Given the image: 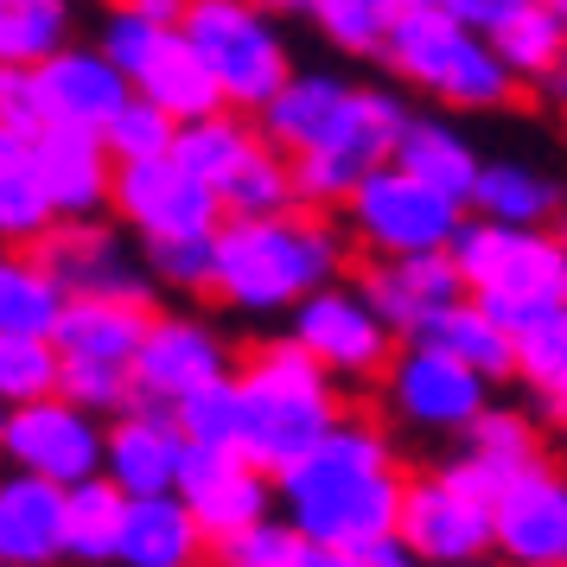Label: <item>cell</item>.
Segmentation results:
<instances>
[{"label": "cell", "mask_w": 567, "mask_h": 567, "mask_svg": "<svg viewBox=\"0 0 567 567\" xmlns=\"http://www.w3.org/2000/svg\"><path fill=\"white\" fill-rule=\"evenodd\" d=\"M275 504L300 536L326 548L358 555L363 542L389 536L402 511V460L389 427L370 414H344L312 453L275 472Z\"/></svg>", "instance_id": "6da1fadb"}, {"label": "cell", "mask_w": 567, "mask_h": 567, "mask_svg": "<svg viewBox=\"0 0 567 567\" xmlns=\"http://www.w3.org/2000/svg\"><path fill=\"white\" fill-rule=\"evenodd\" d=\"M344 261H351V236L326 210L287 205L268 217H224L210 230V300L268 319L319 293L326 281H344Z\"/></svg>", "instance_id": "7a4b0ae2"}, {"label": "cell", "mask_w": 567, "mask_h": 567, "mask_svg": "<svg viewBox=\"0 0 567 567\" xmlns=\"http://www.w3.org/2000/svg\"><path fill=\"white\" fill-rule=\"evenodd\" d=\"M409 128V103L395 90L344 83L332 71H293L256 109V134L268 147L293 154H344L358 166H383L395 134Z\"/></svg>", "instance_id": "3957f363"}, {"label": "cell", "mask_w": 567, "mask_h": 567, "mask_svg": "<svg viewBox=\"0 0 567 567\" xmlns=\"http://www.w3.org/2000/svg\"><path fill=\"white\" fill-rule=\"evenodd\" d=\"M236 395H243V440L236 453L261 465L268 478L312 453L319 440L344 421V395L293 338H268L236 363Z\"/></svg>", "instance_id": "277c9868"}, {"label": "cell", "mask_w": 567, "mask_h": 567, "mask_svg": "<svg viewBox=\"0 0 567 567\" xmlns=\"http://www.w3.org/2000/svg\"><path fill=\"white\" fill-rule=\"evenodd\" d=\"M446 256L460 268L465 293L511 338L529 332L555 307H567V236L561 230H516V224L472 217V224L453 230Z\"/></svg>", "instance_id": "5b68a950"}, {"label": "cell", "mask_w": 567, "mask_h": 567, "mask_svg": "<svg viewBox=\"0 0 567 567\" xmlns=\"http://www.w3.org/2000/svg\"><path fill=\"white\" fill-rule=\"evenodd\" d=\"M383 64L402 83H414L421 96H440L453 109H497L516 96V78L491 52V39L465 32L440 7H402V20L383 45Z\"/></svg>", "instance_id": "8992f818"}, {"label": "cell", "mask_w": 567, "mask_h": 567, "mask_svg": "<svg viewBox=\"0 0 567 567\" xmlns=\"http://www.w3.org/2000/svg\"><path fill=\"white\" fill-rule=\"evenodd\" d=\"M179 39L210 71L224 109H243V115H256L293 78V52H287L281 20H268L256 0H185Z\"/></svg>", "instance_id": "52a82bcc"}, {"label": "cell", "mask_w": 567, "mask_h": 567, "mask_svg": "<svg viewBox=\"0 0 567 567\" xmlns=\"http://www.w3.org/2000/svg\"><path fill=\"white\" fill-rule=\"evenodd\" d=\"M287 338L307 351L332 383H377L402 338L383 326V312L363 300L358 281H326L319 293L287 307Z\"/></svg>", "instance_id": "ba28073f"}, {"label": "cell", "mask_w": 567, "mask_h": 567, "mask_svg": "<svg viewBox=\"0 0 567 567\" xmlns=\"http://www.w3.org/2000/svg\"><path fill=\"white\" fill-rule=\"evenodd\" d=\"M344 224L363 243V256H421V249L453 243V230L465 224V205L440 198L434 185L409 179L395 159H383L344 198Z\"/></svg>", "instance_id": "9c48e42d"}, {"label": "cell", "mask_w": 567, "mask_h": 567, "mask_svg": "<svg viewBox=\"0 0 567 567\" xmlns=\"http://www.w3.org/2000/svg\"><path fill=\"white\" fill-rule=\"evenodd\" d=\"M377 383H383L389 421H402L414 434H465L491 402V383L478 370H465L453 351L421 344V338H409V351L395 344V358Z\"/></svg>", "instance_id": "30bf717a"}, {"label": "cell", "mask_w": 567, "mask_h": 567, "mask_svg": "<svg viewBox=\"0 0 567 567\" xmlns=\"http://www.w3.org/2000/svg\"><path fill=\"white\" fill-rule=\"evenodd\" d=\"M0 453L13 460V472H32V478H52L71 491L103 472V414L78 409L64 395L20 402V409H7Z\"/></svg>", "instance_id": "8fae6325"}, {"label": "cell", "mask_w": 567, "mask_h": 567, "mask_svg": "<svg viewBox=\"0 0 567 567\" xmlns=\"http://www.w3.org/2000/svg\"><path fill=\"white\" fill-rule=\"evenodd\" d=\"M109 210H115V217H122V230H134L141 243H166V236H210L217 224H224L217 192H210L198 173H185L173 154L115 166Z\"/></svg>", "instance_id": "7c38bea8"}, {"label": "cell", "mask_w": 567, "mask_h": 567, "mask_svg": "<svg viewBox=\"0 0 567 567\" xmlns=\"http://www.w3.org/2000/svg\"><path fill=\"white\" fill-rule=\"evenodd\" d=\"M230 370H236L230 338L217 332L210 319H198V312H154L128 363L134 402H159V409H173L179 395L217 383Z\"/></svg>", "instance_id": "4fadbf2b"}, {"label": "cell", "mask_w": 567, "mask_h": 567, "mask_svg": "<svg viewBox=\"0 0 567 567\" xmlns=\"http://www.w3.org/2000/svg\"><path fill=\"white\" fill-rule=\"evenodd\" d=\"M32 256L45 261L64 300H147V268H134L122 230H109L103 217H58Z\"/></svg>", "instance_id": "5bb4252c"}, {"label": "cell", "mask_w": 567, "mask_h": 567, "mask_svg": "<svg viewBox=\"0 0 567 567\" xmlns=\"http://www.w3.org/2000/svg\"><path fill=\"white\" fill-rule=\"evenodd\" d=\"M395 536L427 567L472 561V555H491V504L472 497L465 485H453L446 472H421V478H402Z\"/></svg>", "instance_id": "9a60e30c"}, {"label": "cell", "mask_w": 567, "mask_h": 567, "mask_svg": "<svg viewBox=\"0 0 567 567\" xmlns=\"http://www.w3.org/2000/svg\"><path fill=\"white\" fill-rule=\"evenodd\" d=\"M173 491L185 497V511L198 516L210 548L224 536H236V529L261 523V516H275V478L261 465H249L236 446H185Z\"/></svg>", "instance_id": "2e32d148"}, {"label": "cell", "mask_w": 567, "mask_h": 567, "mask_svg": "<svg viewBox=\"0 0 567 567\" xmlns=\"http://www.w3.org/2000/svg\"><path fill=\"white\" fill-rule=\"evenodd\" d=\"M491 548L511 567L567 561V472L523 465L511 485L491 497Z\"/></svg>", "instance_id": "e0dca14e"}, {"label": "cell", "mask_w": 567, "mask_h": 567, "mask_svg": "<svg viewBox=\"0 0 567 567\" xmlns=\"http://www.w3.org/2000/svg\"><path fill=\"white\" fill-rule=\"evenodd\" d=\"M179 465H185V434L173 409L159 402H128L103 427V478L122 497H154V491L179 485Z\"/></svg>", "instance_id": "ac0fdd59"}, {"label": "cell", "mask_w": 567, "mask_h": 567, "mask_svg": "<svg viewBox=\"0 0 567 567\" xmlns=\"http://www.w3.org/2000/svg\"><path fill=\"white\" fill-rule=\"evenodd\" d=\"M363 300L383 312V326L395 338H414L434 312H446L453 300H465V281L446 249H421V256H370L363 261Z\"/></svg>", "instance_id": "d6986e66"}, {"label": "cell", "mask_w": 567, "mask_h": 567, "mask_svg": "<svg viewBox=\"0 0 567 567\" xmlns=\"http://www.w3.org/2000/svg\"><path fill=\"white\" fill-rule=\"evenodd\" d=\"M32 83H39V109H45V122H64V128H96L115 115V109L128 103L134 83L109 64L96 45H64L52 52L45 64H32Z\"/></svg>", "instance_id": "ffe728a7"}, {"label": "cell", "mask_w": 567, "mask_h": 567, "mask_svg": "<svg viewBox=\"0 0 567 567\" xmlns=\"http://www.w3.org/2000/svg\"><path fill=\"white\" fill-rule=\"evenodd\" d=\"M32 159H39V179H45V198H52L58 217H103L109 185H115V159H109L96 128L45 122L32 134Z\"/></svg>", "instance_id": "44dd1931"}, {"label": "cell", "mask_w": 567, "mask_h": 567, "mask_svg": "<svg viewBox=\"0 0 567 567\" xmlns=\"http://www.w3.org/2000/svg\"><path fill=\"white\" fill-rule=\"evenodd\" d=\"M205 555H210V542L198 529V516L185 511L179 491H154V497H128L122 504L115 567H192Z\"/></svg>", "instance_id": "7402d4cb"}, {"label": "cell", "mask_w": 567, "mask_h": 567, "mask_svg": "<svg viewBox=\"0 0 567 567\" xmlns=\"http://www.w3.org/2000/svg\"><path fill=\"white\" fill-rule=\"evenodd\" d=\"M64 561V485L13 472L0 478V567Z\"/></svg>", "instance_id": "603a6c76"}, {"label": "cell", "mask_w": 567, "mask_h": 567, "mask_svg": "<svg viewBox=\"0 0 567 567\" xmlns=\"http://www.w3.org/2000/svg\"><path fill=\"white\" fill-rule=\"evenodd\" d=\"M465 205L491 217V224H516V230H561L567 236V185L523 166V159H491L472 179Z\"/></svg>", "instance_id": "cb8c5ba5"}, {"label": "cell", "mask_w": 567, "mask_h": 567, "mask_svg": "<svg viewBox=\"0 0 567 567\" xmlns=\"http://www.w3.org/2000/svg\"><path fill=\"white\" fill-rule=\"evenodd\" d=\"M147 319H154L147 300H64L52 319V344L71 363H122L128 370Z\"/></svg>", "instance_id": "d4e9b609"}, {"label": "cell", "mask_w": 567, "mask_h": 567, "mask_svg": "<svg viewBox=\"0 0 567 567\" xmlns=\"http://www.w3.org/2000/svg\"><path fill=\"white\" fill-rule=\"evenodd\" d=\"M389 159H395L409 179L434 185L440 198H453V205L472 198V179H478V166H485L478 147H472L453 122H434V115H409V128L395 134Z\"/></svg>", "instance_id": "484cf974"}, {"label": "cell", "mask_w": 567, "mask_h": 567, "mask_svg": "<svg viewBox=\"0 0 567 567\" xmlns=\"http://www.w3.org/2000/svg\"><path fill=\"white\" fill-rule=\"evenodd\" d=\"M414 338H421V344H440V351H453V358H460L465 370H478L485 383H511V377H516V338L504 332V326L472 300V293L453 300L446 312H434Z\"/></svg>", "instance_id": "4316f807"}, {"label": "cell", "mask_w": 567, "mask_h": 567, "mask_svg": "<svg viewBox=\"0 0 567 567\" xmlns=\"http://www.w3.org/2000/svg\"><path fill=\"white\" fill-rule=\"evenodd\" d=\"M58 224L39 159H32V134H0V243L32 249L39 236Z\"/></svg>", "instance_id": "83f0119b"}, {"label": "cell", "mask_w": 567, "mask_h": 567, "mask_svg": "<svg viewBox=\"0 0 567 567\" xmlns=\"http://www.w3.org/2000/svg\"><path fill=\"white\" fill-rule=\"evenodd\" d=\"M134 90H141L147 103H159L173 122H198V115H210V109H224L217 83H210V71L198 64V52L179 39V27L166 32V39H159V52L141 64Z\"/></svg>", "instance_id": "f1b7e54d"}, {"label": "cell", "mask_w": 567, "mask_h": 567, "mask_svg": "<svg viewBox=\"0 0 567 567\" xmlns=\"http://www.w3.org/2000/svg\"><path fill=\"white\" fill-rule=\"evenodd\" d=\"M122 491L103 472L64 491V561L78 567H115V536H122Z\"/></svg>", "instance_id": "f546056e"}, {"label": "cell", "mask_w": 567, "mask_h": 567, "mask_svg": "<svg viewBox=\"0 0 567 567\" xmlns=\"http://www.w3.org/2000/svg\"><path fill=\"white\" fill-rule=\"evenodd\" d=\"M256 141L261 134H256V122H249L243 109H210V115H198V122H179V134H173V159L217 192V185L236 173V159L249 154Z\"/></svg>", "instance_id": "4dcf8cb0"}, {"label": "cell", "mask_w": 567, "mask_h": 567, "mask_svg": "<svg viewBox=\"0 0 567 567\" xmlns=\"http://www.w3.org/2000/svg\"><path fill=\"white\" fill-rule=\"evenodd\" d=\"M78 39V0H0V64H45Z\"/></svg>", "instance_id": "1f68e13d"}, {"label": "cell", "mask_w": 567, "mask_h": 567, "mask_svg": "<svg viewBox=\"0 0 567 567\" xmlns=\"http://www.w3.org/2000/svg\"><path fill=\"white\" fill-rule=\"evenodd\" d=\"M58 307H64V293L45 275V261L32 256V249L0 243V332H45L52 338Z\"/></svg>", "instance_id": "d6a6232c"}, {"label": "cell", "mask_w": 567, "mask_h": 567, "mask_svg": "<svg viewBox=\"0 0 567 567\" xmlns=\"http://www.w3.org/2000/svg\"><path fill=\"white\" fill-rule=\"evenodd\" d=\"M491 52L504 58V71H511L516 83H548L555 64L567 58V20L529 0L516 20H504V27L491 32Z\"/></svg>", "instance_id": "836d02e7"}, {"label": "cell", "mask_w": 567, "mask_h": 567, "mask_svg": "<svg viewBox=\"0 0 567 567\" xmlns=\"http://www.w3.org/2000/svg\"><path fill=\"white\" fill-rule=\"evenodd\" d=\"M402 7L409 0H307V20L319 27L326 45L351 58H383L389 32L402 20Z\"/></svg>", "instance_id": "e575fe53"}, {"label": "cell", "mask_w": 567, "mask_h": 567, "mask_svg": "<svg viewBox=\"0 0 567 567\" xmlns=\"http://www.w3.org/2000/svg\"><path fill=\"white\" fill-rule=\"evenodd\" d=\"M217 205L224 217H268V210H287L293 205V173H287V154L256 141L249 154L236 159V173L217 185Z\"/></svg>", "instance_id": "d590c367"}, {"label": "cell", "mask_w": 567, "mask_h": 567, "mask_svg": "<svg viewBox=\"0 0 567 567\" xmlns=\"http://www.w3.org/2000/svg\"><path fill=\"white\" fill-rule=\"evenodd\" d=\"M58 370L64 358L45 332H0V409L58 395Z\"/></svg>", "instance_id": "8d00e7d4"}, {"label": "cell", "mask_w": 567, "mask_h": 567, "mask_svg": "<svg viewBox=\"0 0 567 567\" xmlns=\"http://www.w3.org/2000/svg\"><path fill=\"white\" fill-rule=\"evenodd\" d=\"M516 383H529L548 409L567 402V307L536 319L529 332H516Z\"/></svg>", "instance_id": "74e56055"}, {"label": "cell", "mask_w": 567, "mask_h": 567, "mask_svg": "<svg viewBox=\"0 0 567 567\" xmlns=\"http://www.w3.org/2000/svg\"><path fill=\"white\" fill-rule=\"evenodd\" d=\"M173 421H179L185 446H236L243 440V395H236V370L217 377V383L192 389L173 402Z\"/></svg>", "instance_id": "f35d334b"}, {"label": "cell", "mask_w": 567, "mask_h": 567, "mask_svg": "<svg viewBox=\"0 0 567 567\" xmlns=\"http://www.w3.org/2000/svg\"><path fill=\"white\" fill-rule=\"evenodd\" d=\"M173 134H179V122H173L159 103H147L141 90H128V103L103 122V147H109V159H115V166H128V159L173 154Z\"/></svg>", "instance_id": "ab89813d"}, {"label": "cell", "mask_w": 567, "mask_h": 567, "mask_svg": "<svg viewBox=\"0 0 567 567\" xmlns=\"http://www.w3.org/2000/svg\"><path fill=\"white\" fill-rule=\"evenodd\" d=\"M460 440H465V453H478V460H491V465H511V472L542 460V427L523 409H497V402H485L478 421H472Z\"/></svg>", "instance_id": "60d3db41"}, {"label": "cell", "mask_w": 567, "mask_h": 567, "mask_svg": "<svg viewBox=\"0 0 567 567\" xmlns=\"http://www.w3.org/2000/svg\"><path fill=\"white\" fill-rule=\"evenodd\" d=\"M300 542H307V536H300L287 516H261V523H249V529L224 536L210 555H217L224 567H293Z\"/></svg>", "instance_id": "b9f144b4"}, {"label": "cell", "mask_w": 567, "mask_h": 567, "mask_svg": "<svg viewBox=\"0 0 567 567\" xmlns=\"http://www.w3.org/2000/svg\"><path fill=\"white\" fill-rule=\"evenodd\" d=\"M173 27H159V20H141L134 7H109V20H103V32H96V52L122 71V78H141V64L159 52V39H166Z\"/></svg>", "instance_id": "7bdbcfd3"}, {"label": "cell", "mask_w": 567, "mask_h": 567, "mask_svg": "<svg viewBox=\"0 0 567 567\" xmlns=\"http://www.w3.org/2000/svg\"><path fill=\"white\" fill-rule=\"evenodd\" d=\"M58 395L78 402V409H90V414H122L134 402V377L122 370V363H71L64 358Z\"/></svg>", "instance_id": "ee69618b"}, {"label": "cell", "mask_w": 567, "mask_h": 567, "mask_svg": "<svg viewBox=\"0 0 567 567\" xmlns=\"http://www.w3.org/2000/svg\"><path fill=\"white\" fill-rule=\"evenodd\" d=\"M147 275L173 293H210V236H166L147 243Z\"/></svg>", "instance_id": "f6af8a7d"}, {"label": "cell", "mask_w": 567, "mask_h": 567, "mask_svg": "<svg viewBox=\"0 0 567 567\" xmlns=\"http://www.w3.org/2000/svg\"><path fill=\"white\" fill-rule=\"evenodd\" d=\"M45 109H39V83L27 64H0V134H39Z\"/></svg>", "instance_id": "bcb514c9"}, {"label": "cell", "mask_w": 567, "mask_h": 567, "mask_svg": "<svg viewBox=\"0 0 567 567\" xmlns=\"http://www.w3.org/2000/svg\"><path fill=\"white\" fill-rule=\"evenodd\" d=\"M409 7H440V13H446V20H460L465 32L491 39V32L504 27V20H516L529 0H409Z\"/></svg>", "instance_id": "7dc6e473"}, {"label": "cell", "mask_w": 567, "mask_h": 567, "mask_svg": "<svg viewBox=\"0 0 567 567\" xmlns=\"http://www.w3.org/2000/svg\"><path fill=\"white\" fill-rule=\"evenodd\" d=\"M358 561H363V567H427V561L409 548V542L395 536V529H389V536H377V542H363Z\"/></svg>", "instance_id": "c3c4849f"}, {"label": "cell", "mask_w": 567, "mask_h": 567, "mask_svg": "<svg viewBox=\"0 0 567 567\" xmlns=\"http://www.w3.org/2000/svg\"><path fill=\"white\" fill-rule=\"evenodd\" d=\"M293 567H363L351 548H326V542H300V555H293Z\"/></svg>", "instance_id": "681fc988"}, {"label": "cell", "mask_w": 567, "mask_h": 567, "mask_svg": "<svg viewBox=\"0 0 567 567\" xmlns=\"http://www.w3.org/2000/svg\"><path fill=\"white\" fill-rule=\"evenodd\" d=\"M115 7H134L141 20H159V27H179L185 0H115Z\"/></svg>", "instance_id": "f907efd6"}, {"label": "cell", "mask_w": 567, "mask_h": 567, "mask_svg": "<svg viewBox=\"0 0 567 567\" xmlns=\"http://www.w3.org/2000/svg\"><path fill=\"white\" fill-rule=\"evenodd\" d=\"M268 20H307V0H256Z\"/></svg>", "instance_id": "816d5d0a"}, {"label": "cell", "mask_w": 567, "mask_h": 567, "mask_svg": "<svg viewBox=\"0 0 567 567\" xmlns=\"http://www.w3.org/2000/svg\"><path fill=\"white\" fill-rule=\"evenodd\" d=\"M548 96H555V103H561V115H567V58L555 64V78H548Z\"/></svg>", "instance_id": "f5cc1de1"}, {"label": "cell", "mask_w": 567, "mask_h": 567, "mask_svg": "<svg viewBox=\"0 0 567 567\" xmlns=\"http://www.w3.org/2000/svg\"><path fill=\"white\" fill-rule=\"evenodd\" d=\"M555 427H561V453H567V402H555Z\"/></svg>", "instance_id": "db71d44e"}, {"label": "cell", "mask_w": 567, "mask_h": 567, "mask_svg": "<svg viewBox=\"0 0 567 567\" xmlns=\"http://www.w3.org/2000/svg\"><path fill=\"white\" fill-rule=\"evenodd\" d=\"M453 567H511V561H491V555H472V561H453Z\"/></svg>", "instance_id": "11a10c76"}, {"label": "cell", "mask_w": 567, "mask_h": 567, "mask_svg": "<svg viewBox=\"0 0 567 567\" xmlns=\"http://www.w3.org/2000/svg\"><path fill=\"white\" fill-rule=\"evenodd\" d=\"M536 7H548V13H561L567 20V0H536Z\"/></svg>", "instance_id": "9f6ffc18"}, {"label": "cell", "mask_w": 567, "mask_h": 567, "mask_svg": "<svg viewBox=\"0 0 567 567\" xmlns=\"http://www.w3.org/2000/svg\"><path fill=\"white\" fill-rule=\"evenodd\" d=\"M192 567H224V561H192Z\"/></svg>", "instance_id": "6f0895ef"}, {"label": "cell", "mask_w": 567, "mask_h": 567, "mask_svg": "<svg viewBox=\"0 0 567 567\" xmlns=\"http://www.w3.org/2000/svg\"><path fill=\"white\" fill-rule=\"evenodd\" d=\"M0 427H7V409H0Z\"/></svg>", "instance_id": "680465c9"}, {"label": "cell", "mask_w": 567, "mask_h": 567, "mask_svg": "<svg viewBox=\"0 0 567 567\" xmlns=\"http://www.w3.org/2000/svg\"><path fill=\"white\" fill-rule=\"evenodd\" d=\"M548 567H567V561H548Z\"/></svg>", "instance_id": "91938a15"}]
</instances>
